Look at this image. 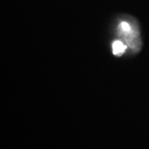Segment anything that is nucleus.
<instances>
[{"instance_id": "f257e3e1", "label": "nucleus", "mask_w": 149, "mask_h": 149, "mask_svg": "<svg viewBox=\"0 0 149 149\" xmlns=\"http://www.w3.org/2000/svg\"><path fill=\"white\" fill-rule=\"evenodd\" d=\"M127 49L126 45H124L121 41H115L113 43V53L114 56H120L125 52Z\"/></svg>"}]
</instances>
